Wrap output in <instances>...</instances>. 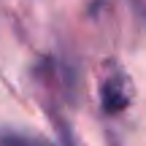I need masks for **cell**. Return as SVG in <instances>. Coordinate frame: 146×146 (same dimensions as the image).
Here are the masks:
<instances>
[{"mask_svg": "<svg viewBox=\"0 0 146 146\" xmlns=\"http://www.w3.org/2000/svg\"><path fill=\"white\" fill-rule=\"evenodd\" d=\"M0 146H54L43 138L35 135H19V133H3L0 135Z\"/></svg>", "mask_w": 146, "mask_h": 146, "instance_id": "7a4b0ae2", "label": "cell"}, {"mask_svg": "<svg viewBox=\"0 0 146 146\" xmlns=\"http://www.w3.org/2000/svg\"><path fill=\"white\" fill-rule=\"evenodd\" d=\"M127 106V92H125V84L122 78H108L103 84V108L108 114H116Z\"/></svg>", "mask_w": 146, "mask_h": 146, "instance_id": "6da1fadb", "label": "cell"}]
</instances>
